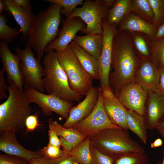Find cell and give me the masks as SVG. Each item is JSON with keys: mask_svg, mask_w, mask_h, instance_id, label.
Instances as JSON below:
<instances>
[{"mask_svg": "<svg viewBox=\"0 0 164 164\" xmlns=\"http://www.w3.org/2000/svg\"><path fill=\"white\" fill-rule=\"evenodd\" d=\"M134 47L130 34L117 30L112 45L111 66L114 71L109 79L117 97L124 85L134 82L136 71L141 62Z\"/></svg>", "mask_w": 164, "mask_h": 164, "instance_id": "obj_1", "label": "cell"}, {"mask_svg": "<svg viewBox=\"0 0 164 164\" xmlns=\"http://www.w3.org/2000/svg\"><path fill=\"white\" fill-rule=\"evenodd\" d=\"M62 8L58 5L51 3L46 10L41 11L35 16L26 44L35 51L40 62L46 47L56 38Z\"/></svg>", "mask_w": 164, "mask_h": 164, "instance_id": "obj_2", "label": "cell"}, {"mask_svg": "<svg viewBox=\"0 0 164 164\" xmlns=\"http://www.w3.org/2000/svg\"><path fill=\"white\" fill-rule=\"evenodd\" d=\"M8 98L0 105V132L15 133L23 129L32 108L23 90L12 83L9 84Z\"/></svg>", "mask_w": 164, "mask_h": 164, "instance_id": "obj_3", "label": "cell"}, {"mask_svg": "<svg viewBox=\"0 0 164 164\" xmlns=\"http://www.w3.org/2000/svg\"><path fill=\"white\" fill-rule=\"evenodd\" d=\"M44 74L43 86L48 94L63 100L79 101L81 96L70 87L66 74L60 65L56 52L52 50L44 56L42 62Z\"/></svg>", "mask_w": 164, "mask_h": 164, "instance_id": "obj_4", "label": "cell"}, {"mask_svg": "<svg viewBox=\"0 0 164 164\" xmlns=\"http://www.w3.org/2000/svg\"><path fill=\"white\" fill-rule=\"evenodd\" d=\"M90 140L100 151L111 157L128 152H145L143 147L122 128L102 130L90 138Z\"/></svg>", "mask_w": 164, "mask_h": 164, "instance_id": "obj_5", "label": "cell"}, {"mask_svg": "<svg viewBox=\"0 0 164 164\" xmlns=\"http://www.w3.org/2000/svg\"><path fill=\"white\" fill-rule=\"evenodd\" d=\"M55 52L71 89L81 96H86L93 87V79L81 65L70 44L64 50Z\"/></svg>", "mask_w": 164, "mask_h": 164, "instance_id": "obj_6", "label": "cell"}, {"mask_svg": "<svg viewBox=\"0 0 164 164\" xmlns=\"http://www.w3.org/2000/svg\"><path fill=\"white\" fill-rule=\"evenodd\" d=\"M114 1L85 0L82 7L76 8L71 14L67 17L66 19L79 17L86 25V28L80 32L81 33L102 35V20L106 19L108 11Z\"/></svg>", "mask_w": 164, "mask_h": 164, "instance_id": "obj_7", "label": "cell"}, {"mask_svg": "<svg viewBox=\"0 0 164 164\" xmlns=\"http://www.w3.org/2000/svg\"><path fill=\"white\" fill-rule=\"evenodd\" d=\"M14 50L21 60L20 67L25 87H30L44 93L45 90L42 83V77L44 76L43 67L35 57L31 47L26 44L22 50L15 46Z\"/></svg>", "mask_w": 164, "mask_h": 164, "instance_id": "obj_8", "label": "cell"}, {"mask_svg": "<svg viewBox=\"0 0 164 164\" xmlns=\"http://www.w3.org/2000/svg\"><path fill=\"white\" fill-rule=\"evenodd\" d=\"M98 89L97 101L93 111L86 118L70 128L90 138L104 129L121 128L112 122L108 117L103 106L101 90Z\"/></svg>", "mask_w": 164, "mask_h": 164, "instance_id": "obj_9", "label": "cell"}, {"mask_svg": "<svg viewBox=\"0 0 164 164\" xmlns=\"http://www.w3.org/2000/svg\"><path fill=\"white\" fill-rule=\"evenodd\" d=\"M25 92L29 101L35 103L42 109L44 116H48L54 112L67 119L73 103L53 95L46 94L32 88L25 87Z\"/></svg>", "mask_w": 164, "mask_h": 164, "instance_id": "obj_10", "label": "cell"}, {"mask_svg": "<svg viewBox=\"0 0 164 164\" xmlns=\"http://www.w3.org/2000/svg\"><path fill=\"white\" fill-rule=\"evenodd\" d=\"M103 45L101 55L98 60L100 68L101 91L108 87H110L109 77L111 69L112 45L114 37L117 32V26L109 24L106 19L102 22Z\"/></svg>", "mask_w": 164, "mask_h": 164, "instance_id": "obj_11", "label": "cell"}, {"mask_svg": "<svg viewBox=\"0 0 164 164\" xmlns=\"http://www.w3.org/2000/svg\"><path fill=\"white\" fill-rule=\"evenodd\" d=\"M148 91L139 84L132 82L124 85L119 90L117 97L127 109L144 116Z\"/></svg>", "mask_w": 164, "mask_h": 164, "instance_id": "obj_12", "label": "cell"}, {"mask_svg": "<svg viewBox=\"0 0 164 164\" xmlns=\"http://www.w3.org/2000/svg\"><path fill=\"white\" fill-rule=\"evenodd\" d=\"M0 57L3 66L2 68L7 74L8 83L9 84L13 83L23 90V85L25 83L20 69V58L18 55L11 52L7 43L1 40Z\"/></svg>", "mask_w": 164, "mask_h": 164, "instance_id": "obj_13", "label": "cell"}, {"mask_svg": "<svg viewBox=\"0 0 164 164\" xmlns=\"http://www.w3.org/2000/svg\"><path fill=\"white\" fill-rule=\"evenodd\" d=\"M86 27L85 23L79 17L66 19L58 37L47 46L44 53L52 50L57 51L64 50L73 41L77 32L81 31Z\"/></svg>", "mask_w": 164, "mask_h": 164, "instance_id": "obj_14", "label": "cell"}, {"mask_svg": "<svg viewBox=\"0 0 164 164\" xmlns=\"http://www.w3.org/2000/svg\"><path fill=\"white\" fill-rule=\"evenodd\" d=\"M98 88L93 87L82 101L71 107L68 117L63 126L70 128L87 117L96 106L98 97Z\"/></svg>", "mask_w": 164, "mask_h": 164, "instance_id": "obj_15", "label": "cell"}, {"mask_svg": "<svg viewBox=\"0 0 164 164\" xmlns=\"http://www.w3.org/2000/svg\"><path fill=\"white\" fill-rule=\"evenodd\" d=\"M0 133V150L6 154L22 159L27 162L43 156L40 151H32L22 147L17 140L16 133L12 131Z\"/></svg>", "mask_w": 164, "mask_h": 164, "instance_id": "obj_16", "label": "cell"}, {"mask_svg": "<svg viewBox=\"0 0 164 164\" xmlns=\"http://www.w3.org/2000/svg\"><path fill=\"white\" fill-rule=\"evenodd\" d=\"M6 10L13 16L19 25L22 32L21 39L23 41L27 40L31 32L35 16L32 11L27 10L17 4L14 0H3Z\"/></svg>", "mask_w": 164, "mask_h": 164, "instance_id": "obj_17", "label": "cell"}, {"mask_svg": "<svg viewBox=\"0 0 164 164\" xmlns=\"http://www.w3.org/2000/svg\"><path fill=\"white\" fill-rule=\"evenodd\" d=\"M148 94L144 118L147 128L153 130L162 121L164 115V95L153 90L149 91Z\"/></svg>", "mask_w": 164, "mask_h": 164, "instance_id": "obj_18", "label": "cell"}, {"mask_svg": "<svg viewBox=\"0 0 164 164\" xmlns=\"http://www.w3.org/2000/svg\"><path fill=\"white\" fill-rule=\"evenodd\" d=\"M141 60L136 72L134 82L148 91H156L159 79L158 67L150 60Z\"/></svg>", "mask_w": 164, "mask_h": 164, "instance_id": "obj_19", "label": "cell"}, {"mask_svg": "<svg viewBox=\"0 0 164 164\" xmlns=\"http://www.w3.org/2000/svg\"><path fill=\"white\" fill-rule=\"evenodd\" d=\"M117 28L118 31L143 33L152 40L154 39L157 30L156 27L153 23L131 13L118 25Z\"/></svg>", "mask_w": 164, "mask_h": 164, "instance_id": "obj_20", "label": "cell"}, {"mask_svg": "<svg viewBox=\"0 0 164 164\" xmlns=\"http://www.w3.org/2000/svg\"><path fill=\"white\" fill-rule=\"evenodd\" d=\"M103 104L106 114L110 121L128 131L126 120L127 109L118 98L107 99L103 97Z\"/></svg>", "mask_w": 164, "mask_h": 164, "instance_id": "obj_21", "label": "cell"}, {"mask_svg": "<svg viewBox=\"0 0 164 164\" xmlns=\"http://www.w3.org/2000/svg\"><path fill=\"white\" fill-rule=\"evenodd\" d=\"M71 48L84 70L94 79L99 80L100 68L98 60L73 41Z\"/></svg>", "mask_w": 164, "mask_h": 164, "instance_id": "obj_22", "label": "cell"}, {"mask_svg": "<svg viewBox=\"0 0 164 164\" xmlns=\"http://www.w3.org/2000/svg\"><path fill=\"white\" fill-rule=\"evenodd\" d=\"M73 41L89 54L98 60L100 58L103 48L102 35L94 34L76 35Z\"/></svg>", "mask_w": 164, "mask_h": 164, "instance_id": "obj_23", "label": "cell"}, {"mask_svg": "<svg viewBox=\"0 0 164 164\" xmlns=\"http://www.w3.org/2000/svg\"><path fill=\"white\" fill-rule=\"evenodd\" d=\"M126 123L128 129L135 134L145 144L147 143V128L145 118L132 110L127 109Z\"/></svg>", "mask_w": 164, "mask_h": 164, "instance_id": "obj_24", "label": "cell"}, {"mask_svg": "<svg viewBox=\"0 0 164 164\" xmlns=\"http://www.w3.org/2000/svg\"><path fill=\"white\" fill-rule=\"evenodd\" d=\"M132 0H115L109 9L106 20L109 24L117 26L132 12Z\"/></svg>", "mask_w": 164, "mask_h": 164, "instance_id": "obj_25", "label": "cell"}, {"mask_svg": "<svg viewBox=\"0 0 164 164\" xmlns=\"http://www.w3.org/2000/svg\"><path fill=\"white\" fill-rule=\"evenodd\" d=\"M48 122L49 128L53 129L58 136L70 143L74 148L87 137L85 135L73 128L64 127L51 118L48 119Z\"/></svg>", "mask_w": 164, "mask_h": 164, "instance_id": "obj_26", "label": "cell"}, {"mask_svg": "<svg viewBox=\"0 0 164 164\" xmlns=\"http://www.w3.org/2000/svg\"><path fill=\"white\" fill-rule=\"evenodd\" d=\"M90 138L87 137L66 155L80 164H91L92 158L90 149Z\"/></svg>", "mask_w": 164, "mask_h": 164, "instance_id": "obj_27", "label": "cell"}, {"mask_svg": "<svg viewBox=\"0 0 164 164\" xmlns=\"http://www.w3.org/2000/svg\"><path fill=\"white\" fill-rule=\"evenodd\" d=\"M113 164H149L145 152H128L112 157Z\"/></svg>", "mask_w": 164, "mask_h": 164, "instance_id": "obj_28", "label": "cell"}, {"mask_svg": "<svg viewBox=\"0 0 164 164\" xmlns=\"http://www.w3.org/2000/svg\"><path fill=\"white\" fill-rule=\"evenodd\" d=\"M131 6L132 11L145 21L153 23L154 13L148 0H132Z\"/></svg>", "mask_w": 164, "mask_h": 164, "instance_id": "obj_29", "label": "cell"}, {"mask_svg": "<svg viewBox=\"0 0 164 164\" xmlns=\"http://www.w3.org/2000/svg\"><path fill=\"white\" fill-rule=\"evenodd\" d=\"M133 46L142 56L141 59L150 60L151 49L147 41L141 33L130 32Z\"/></svg>", "mask_w": 164, "mask_h": 164, "instance_id": "obj_30", "label": "cell"}, {"mask_svg": "<svg viewBox=\"0 0 164 164\" xmlns=\"http://www.w3.org/2000/svg\"><path fill=\"white\" fill-rule=\"evenodd\" d=\"M150 60L158 67L164 66V39L152 40Z\"/></svg>", "mask_w": 164, "mask_h": 164, "instance_id": "obj_31", "label": "cell"}, {"mask_svg": "<svg viewBox=\"0 0 164 164\" xmlns=\"http://www.w3.org/2000/svg\"><path fill=\"white\" fill-rule=\"evenodd\" d=\"M6 21V16L4 14L0 15V39L7 43H11L13 39L18 38L21 31L8 26Z\"/></svg>", "mask_w": 164, "mask_h": 164, "instance_id": "obj_32", "label": "cell"}, {"mask_svg": "<svg viewBox=\"0 0 164 164\" xmlns=\"http://www.w3.org/2000/svg\"><path fill=\"white\" fill-rule=\"evenodd\" d=\"M44 2L58 5L62 8L61 10V14L65 15L67 17L71 14L77 6L82 4L83 0H44Z\"/></svg>", "mask_w": 164, "mask_h": 164, "instance_id": "obj_33", "label": "cell"}, {"mask_svg": "<svg viewBox=\"0 0 164 164\" xmlns=\"http://www.w3.org/2000/svg\"><path fill=\"white\" fill-rule=\"evenodd\" d=\"M154 13L153 24L156 27L161 25L164 19L163 0H148Z\"/></svg>", "mask_w": 164, "mask_h": 164, "instance_id": "obj_34", "label": "cell"}, {"mask_svg": "<svg viewBox=\"0 0 164 164\" xmlns=\"http://www.w3.org/2000/svg\"><path fill=\"white\" fill-rule=\"evenodd\" d=\"M90 149L92 158L91 164H113L112 157L100 151L91 142Z\"/></svg>", "mask_w": 164, "mask_h": 164, "instance_id": "obj_35", "label": "cell"}, {"mask_svg": "<svg viewBox=\"0 0 164 164\" xmlns=\"http://www.w3.org/2000/svg\"><path fill=\"white\" fill-rule=\"evenodd\" d=\"M60 147H57L48 144L40 151L43 156L49 159H58L66 155Z\"/></svg>", "mask_w": 164, "mask_h": 164, "instance_id": "obj_36", "label": "cell"}, {"mask_svg": "<svg viewBox=\"0 0 164 164\" xmlns=\"http://www.w3.org/2000/svg\"><path fill=\"white\" fill-rule=\"evenodd\" d=\"M28 162L17 157L7 154L0 155V164H26Z\"/></svg>", "mask_w": 164, "mask_h": 164, "instance_id": "obj_37", "label": "cell"}, {"mask_svg": "<svg viewBox=\"0 0 164 164\" xmlns=\"http://www.w3.org/2000/svg\"><path fill=\"white\" fill-rule=\"evenodd\" d=\"M38 114L30 115L26 118L25 121V126L27 131L31 132L34 130L40 125L38 120Z\"/></svg>", "mask_w": 164, "mask_h": 164, "instance_id": "obj_38", "label": "cell"}, {"mask_svg": "<svg viewBox=\"0 0 164 164\" xmlns=\"http://www.w3.org/2000/svg\"><path fill=\"white\" fill-rule=\"evenodd\" d=\"M5 71L2 68L0 70V100L7 99L8 96L6 92L8 91L9 86H7L4 77Z\"/></svg>", "mask_w": 164, "mask_h": 164, "instance_id": "obj_39", "label": "cell"}, {"mask_svg": "<svg viewBox=\"0 0 164 164\" xmlns=\"http://www.w3.org/2000/svg\"><path fill=\"white\" fill-rule=\"evenodd\" d=\"M49 128L48 134L49 137L48 144L60 147V141L59 136L53 129L50 128Z\"/></svg>", "mask_w": 164, "mask_h": 164, "instance_id": "obj_40", "label": "cell"}, {"mask_svg": "<svg viewBox=\"0 0 164 164\" xmlns=\"http://www.w3.org/2000/svg\"><path fill=\"white\" fill-rule=\"evenodd\" d=\"M159 79L156 91L160 94L164 95V66L158 67Z\"/></svg>", "mask_w": 164, "mask_h": 164, "instance_id": "obj_41", "label": "cell"}, {"mask_svg": "<svg viewBox=\"0 0 164 164\" xmlns=\"http://www.w3.org/2000/svg\"><path fill=\"white\" fill-rule=\"evenodd\" d=\"M73 159L67 155L57 159H50V164H73Z\"/></svg>", "mask_w": 164, "mask_h": 164, "instance_id": "obj_42", "label": "cell"}, {"mask_svg": "<svg viewBox=\"0 0 164 164\" xmlns=\"http://www.w3.org/2000/svg\"><path fill=\"white\" fill-rule=\"evenodd\" d=\"M61 146L63 151L66 154L71 151L74 148L73 146L61 137H60Z\"/></svg>", "mask_w": 164, "mask_h": 164, "instance_id": "obj_43", "label": "cell"}, {"mask_svg": "<svg viewBox=\"0 0 164 164\" xmlns=\"http://www.w3.org/2000/svg\"><path fill=\"white\" fill-rule=\"evenodd\" d=\"M101 93L103 97L105 99H112L116 97L110 87H105Z\"/></svg>", "mask_w": 164, "mask_h": 164, "instance_id": "obj_44", "label": "cell"}, {"mask_svg": "<svg viewBox=\"0 0 164 164\" xmlns=\"http://www.w3.org/2000/svg\"><path fill=\"white\" fill-rule=\"evenodd\" d=\"M19 5L28 11H31L32 6L29 0H14Z\"/></svg>", "mask_w": 164, "mask_h": 164, "instance_id": "obj_45", "label": "cell"}, {"mask_svg": "<svg viewBox=\"0 0 164 164\" xmlns=\"http://www.w3.org/2000/svg\"><path fill=\"white\" fill-rule=\"evenodd\" d=\"M29 162L30 164H50V159L44 156L33 159Z\"/></svg>", "mask_w": 164, "mask_h": 164, "instance_id": "obj_46", "label": "cell"}, {"mask_svg": "<svg viewBox=\"0 0 164 164\" xmlns=\"http://www.w3.org/2000/svg\"><path fill=\"white\" fill-rule=\"evenodd\" d=\"M164 39V22L158 27L154 39Z\"/></svg>", "mask_w": 164, "mask_h": 164, "instance_id": "obj_47", "label": "cell"}, {"mask_svg": "<svg viewBox=\"0 0 164 164\" xmlns=\"http://www.w3.org/2000/svg\"><path fill=\"white\" fill-rule=\"evenodd\" d=\"M160 134L164 138V115L162 121L159 123L155 127Z\"/></svg>", "mask_w": 164, "mask_h": 164, "instance_id": "obj_48", "label": "cell"}, {"mask_svg": "<svg viewBox=\"0 0 164 164\" xmlns=\"http://www.w3.org/2000/svg\"><path fill=\"white\" fill-rule=\"evenodd\" d=\"M163 144V142L162 139L159 138L151 142L150 144V146L152 148H155L162 146Z\"/></svg>", "mask_w": 164, "mask_h": 164, "instance_id": "obj_49", "label": "cell"}, {"mask_svg": "<svg viewBox=\"0 0 164 164\" xmlns=\"http://www.w3.org/2000/svg\"><path fill=\"white\" fill-rule=\"evenodd\" d=\"M6 10V6L3 0H0V15L2 14L4 10Z\"/></svg>", "mask_w": 164, "mask_h": 164, "instance_id": "obj_50", "label": "cell"}, {"mask_svg": "<svg viewBox=\"0 0 164 164\" xmlns=\"http://www.w3.org/2000/svg\"><path fill=\"white\" fill-rule=\"evenodd\" d=\"M162 150V153L164 154L162 160L161 162H159L157 163V164H164V147L163 148Z\"/></svg>", "mask_w": 164, "mask_h": 164, "instance_id": "obj_51", "label": "cell"}, {"mask_svg": "<svg viewBox=\"0 0 164 164\" xmlns=\"http://www.w3.org/2000/svg\"><path fill=\"white\" fill-rule=\"evenodd\" d=\"M73 164H78V163L77 162L74 161Z\"/></svg>", "mask_w": 164, "mask_h": 164, "instance_id": "obj_52", "label": "cell"}, {"mask_svg": "<svg viewBox=\"0 0 164 164\" xmlns=\"http://www.w3.org/2000/svg\"><path fill=\"white\" fill-rule=\"evenodd\" d=\"M26 164H30L29 162H28Z\"/></svg>", "mask_w": 164, "mask_h": 164, "instance_id": "obj_53", "label": "cell"}, {"mask_svg": "<svg viewBox=\"0 0 164 164\" xmlns=\"http://www.w3.org/2000/svg\"><path fill=\"white\" fill-rule=\"evenodd\" d=\"M149 164H151V163L150 162Z\"/></svg>", "mask_w": 164, "mask_h": 164, "instance_id": "obj_54", "label": "cell"}, {"mask_svg": "<svg viewBox=\"0 0 164 164\" xmlns=\"http://www.w3.org/2000/svg\"></svg>", "mask_w": 164, "mask_h": 164, "instance_id": "obj_55", "label": "cell"}]
</instances>
